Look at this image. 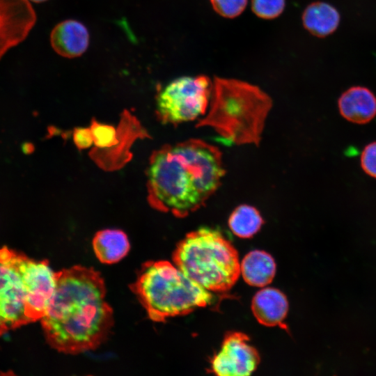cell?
Listing matches in <instances>:
<instances>
[{
	"instance_id": "12",
	"label": "cell",
	"mask_w": 376,
	"mask_h": 376,
	"mask_svg": "<svg viewBox=\"0 0 376 376\" xmlns=\"http://www.w3.org/2000/svg\"><path fill=\"white\" fill-rule=\"evenodd\" d=\"M52 48L59 55L66 58L81 56L89 43V34L81 22L69 19L57 24L50 36Z\"/></svg>"
},
{
	"instance_id": "8",
	"label": "cell",
	"mask_w": 376,
	"mask_h": 376,
	"mask_svg": "<svg viewBox=\"0 0 376 376\" xmlns=\"http://www.w3.org/2000/svg\"><path fill=\"white\" fill-rule=\"evenodd\" d=\"M249 337L240 331L226 333L219 351L210 361V370L218 376H247L258 368L260 358L249 343Z\"/></svg>"
},
{
	"instance_id": "2",
	"label": "cell",
	"mask_w": 376,
	"mask_h": 376,
	"mask_svg": "<svg viewBox=\"0 0 376 376\" xmlns=\"http://www.w3.org/2000/svg\"><path fill=\"white\" fill-rule=\"evenodd\" d=\"M225 169L219 149L191 139L153 155L148 171L153 206L184 217L198 210L220 187Z\"/></svg>"
},
{
	"instance_id": "3",
	"label": "cell",
	"mask_w": 376,
	"mask_h": 376,
	"mask_svg": "<svg viewBox=\"0 0 376 376\" xmlns=\"http://www.w3.org/2000/svg\"><path fill=\"white\" fill-rule=\"evenodd\" d=\"M56 286L48 260H36L7 246L0 248V337L40 320Z\"/></svg>"
},
{
	"instance_id": "14",
	"label": "cell",
	"mask_w": 376,
	"mask_h": 376,
	"mask_svg": "<svg viewBox=\"0 0 376 376\" xmlns=\"http://www.w3.org/2000/svg\"><path fill=\"white\" fill-rule=\"evenodd\" d=\"M92 244L97 258L107 265L119 262L130 249L127 235L118 229H104L97 232Z\"/></svg>"
},
{
	"instance_id": "6",
	"label": "cell",
	"mask_w": 376,
	"mask_h": 376,
	"mask_svg": "<svg viewBox=\"0 0 376 376\" xmlns=\"http://www.w3.org/2000/svg\"><path fill=\"white\" fill-rule=\"evenodd\" d=\"M173 263L195 283L210 292L229 290L240 276L239 254L219 230L202 227L177 244Z\"/></svg>"
},
{
	"instance_id": "20",
	"label": "cell",
	"mask_w": 376,
	"mask_h": 376,
	"mask_svg": "<svg viewBox=\"0 0 376 376\" xmlns=\"http://www.w3.org/2000/svg\"><path fill=\"white\" fill-rule=\"evenodd\" d=\"M361 167L369 176L376 178V141L367 144L360 157Z\"/></svg>"
},
{
	"instance_id": "1",
	"label": "cell",
	"mask_w": 376,
	"mask_h": 376,
	"mask_svg": "<svg viewBox=\"0 0 376 376\" xmlns=\"http://www.w3.org/2000/svg\"><path fill=\"white\" fill-rule=\"evenodd\" d=\"M104 281L92 267L75 265L56 272L54 294L40 319L47 343L77 354L98 347L113 325Z\"/></svg>"
},
{
	"instance_id": "19",
	"label": "cell",
	"mask_w": 376,
	"mask_h": 376,
	"mask_svg": "<svg viewBox=\"0 0 376 376\" xmlns=\"http://www.w3.org/2000/svg\"><path fill=\"white\" fill-rule=\"evenodd\" d=\"M213 9L226 18H234L245 9L247 0H210Z\"/></svg>"
},
{
	"instance_id": "16",
	"label": "cell",
	"mask_w": 376,
	"mask_h": 376,
	"mask_svg": "<svg viewBox=\"0 0 376 376\" xmlns=\"http://www.w3.org/2000/svg\"><path fill=\"white\" fill-rule=\"evenodd\" d=\"M264 221L259 211L249 205H240L230 214L228 226L236 236L247 239L252 237L261 228Z\"/></svg>"
},
{
	"instance_id": "11",
	"label": "cell",
	"mask_w": 376,
	"mask_h": 376,
	"mask_svg": "<svg viewBox=\"0 0 376 376\" xmlns=\"http://www.w3.org/2000/svg\"><path fill=\"white\" fill-rule=\"evenodd\" d=\"M251 311L260 324L270 327H282L288 312V301L281 291L267 287L253 296Z\"/></svg>"
},
{
	"instance_id": "10",
	"label": "cell",
	"mask_w": 376,
	"mask_h": 376,
	"mask_svg": "<svg viewBox=\"0 0 376 376\" xmlns=\"http://www.w3.org/2000/svg\"><path fill=\"white\" fill-rule=\"evenodd\" d=\"M338 107L345 120L366 124L376 116V96L366 87L352 86L340 95Z\"/></svg>"
},
{
	"instance_id": "13",
	"label": "cell",
	"mask_w": 376,
	"mask_h": 376,
	"mask_svg": "<svg viewBox=\"0 0 376 376\" xmlns=\"http://www.w3.org/2000/svg\"><path fill=\"white\" fill-rule=\"evenodd\" d=\"M276 265L273 257L266 251L249 252L240 263V274L244 281L253 287H265L274 279Z\"/></svg>"
},
{
	"instance_id": "21",
	"label": "cell",
	"mask_w": 376,
	"mask_h": 376,
	"mask_svg": "<svg viewBox=\"0 0 376 376\" xmlns=\"http://www.w3.org/2000/svg\"><path fill=\"white\" fill-rule=\"evenodd\" d=\"M73 141L79 149H86L93 144V138L90 128L77 127L73 132Z\"/></svg>"
},
{
	"instance_id": "17",
	"label": "cell",
	"mask_w": 376,
	"mask_h": 376,
	"mask_svg": "<svg viewBox=\"0 0 376 376\" xmlns=\"http://www.w3.org/2000/svg\"><path fill=\"white\" fill-rule=\"evenodd\" d=\"M90 129L93 143L97 148H108L118 143L117 131L113 126L93 121Z\"/></svg>"
},
{
	"instance_id": "9",
	"label": "cell",
	"mask_w": 376,
	"mask_h": 376,
	"mask_svg": "<svg viewBox=\"0 0 376 376\" xmlns=\"http://www.w3.org/2000/svg\"><path fill=\"white\" fill-rule=\"evenodd\" d=\"M36 20L28 0H0V59L26 38Z\"/></svg>"
},
{
	"instance_id": "18",
	"label": "cell",
	"mask_w": 376,
	"mask_h": 376,
	"mask_svg": "<svg viewBox=\"0 0 376 376\" xmlns=\"http://www.w3.org/2000/svg\"><path fill=\"white\" fill-rule=\"evenodd\" d=\"M285 0H251V9L258 17L274 19L284 10Z\"/></svg>"
},
{
	"instance_id": "5",
	"label": "cell",
	"mask_w": 376,
	"mask_h": 376,
	"mask_svg": "<svg viewBox=\"0 0 376 376\" xmlns=\"http://www.w3.org/2000/svg\"><path fill=\"white\" fill-rule=\"evenodd\" d=\"M131 290L149 318L157 322L209 306L212 292L189 279L167 260L148 261L139 271Z\"/></svg>"
},
{
	"instance_id": "22",
	"label": "cell",
	"mask_w": 376,
	"mask_h": 376,
	"mask_svg": "<svg viewBox=\"0 0 376 376\" xmlns=\"http://www.w3.org/2000/svg\"><path fill=\"white\" fill-rule=\"evenodd\" d=\"M31 1H33V2L39 3V2L45 1H46V0H31Z\"/></svg>"
},
{
	"instance_id": "15",
	"label": "cell",
	"mask_w": 376,
	"mask_h": 376,
	"mask_svg": "<svg viewBox=\"0 0 376 376\" xmlns=\"http://www.w3.org/2000/svg\"><path fill=\"white\" fill-rule=\"evenodd\" d=\"M338 11L333 6L322 1L309 4L302 14L304 28L312 35L323 38L334 33L340 23Z\"/></svg>"
},
{
	"instance_id": "4",
	"label": "cell",
	"mask_w": 376,
	"mask_h": 376,
	"mask_svg": "<svg viewBox=\"0 0 376 376\" xmlns=\"http://www.w3.org/2000/svg\"><path fill=\"white\" fill-rule=\"evenodd\" d=\"M272 107L271 97L258 86L215 77L208 111L196 126L210 127L235 145L258 146Z\"/></svg>"
},
{
	"instance_id": "7",
	"label": "cell",
	"mask_w": 376,
	"mask_h": 376,
	"mask_svg": "<svg viewBox=\"0 0 376 376\" xmlns=\"http://www.w3.org/2000/svg\"><path fill=\"white\" fill-rule=\"evenodd\" d=\"M212 82L205 75L182 77L167 84L157 97V111L166 123L201 118L208 109Z\"/></svg>"
}]
</instances>
